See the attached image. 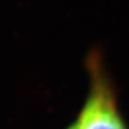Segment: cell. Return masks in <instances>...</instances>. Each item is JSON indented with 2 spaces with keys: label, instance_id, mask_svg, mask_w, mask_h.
Returning <instances> with one entry per match:
<instances>
[{
  "label": "cell",
  "instance_id": "2",
  "mask_svg": "<svg viewBox=\"0 0 129 129\" xmlns=\"http://www.w3.org/2000/svg\"><path fill=\"white\" fill-rule=\"evenodd\" d=\"M67 129H75V125L73 124V125H71V126L69 127V128H67Z\"/></svg>",
  "mask_w": 129,
  "mask_h": 129
},
{
  "label": "cell",
  "instance_id": "1",
  "mask_svg": "<svg viewBox=\"0 0 129 129\" xmlns=\"http://www.w3.org/2000/svg\"><path fill=\"white\" fill-rule=\"evenodd\" d=\"M90 90L81 110L75 129H127L120 116L110 80L102 69L99 56L92 53L87 59Z\"/></svg>",
  "mask_w": 129,
  "mask_h": 129
}]
</instances>
